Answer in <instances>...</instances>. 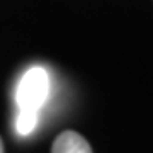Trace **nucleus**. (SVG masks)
Returning a JSON list of instances; mask_svg holds the SVG:
<instances>
[{
  "instance_id": "f257e3e1",
  "label": "nucleus",
  "mask_w": 153,
  "mask_h": 153,
  "mask_svg": "<svg viewBox=\"0 0 153 153\" xmlns=\"http://www.w3.org/2000/svg\"><path fill=\"white\" fill-rule=\"evenodd\" d=\"M49 95V75L43 66H31L19 80L16 104L19 109L41 111Z\"/></svg>"
},
{
  "instance_id": "7ed1b4c3",
  "label": "nucleus",
  "mask_w": 153,
  "mask_h": 153,
  "mask_svg": "<svg viewBox=\"0 0 153 153\" xmlns=\"http://www.w3.org/2000/svg\"><path fill=\"white\" fill-rule=\"evenodd\" d=\"M39 121V112L38 111H26L19 109L16 117V131L19 136H29L36 129Z\"/></svg>"
},
{
  "instance_id": "f03ea898",
  "label": "nucleus",
  "mask_w": 153,
  "mask_h": 153,
  "mask_svg": "<svg viewBox=\"0 0 153 153\" xmlns=\"http://www.w3.org/2000/svg\"><path fill=\"white\" fill-rule=\"evenodd\" d=\"M51 153H92L88 141L75 131H63L55 140Z\"/></svg>"
},
{
  "instance_id": "20e7f679",
  "label": "nucleus",
  "mask_w": 153,
  "mask_h": 153,
  "mask_svg": "<svg viewBox=\"0 0 153 153\" xmlns=\"http://www.w3.org/2000/svg\"><path fill=\"white\" fill-rule=\"evenodd\" d=\"M0 153H4V143H2V140H0Z\"/></svg>"
}]
</instances>
